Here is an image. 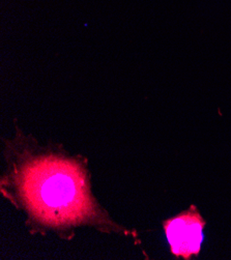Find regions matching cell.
Listing matches in <instances>:
<instances>
[{
	"label": "cell",
	"mask_w": 231,
	"mask_h": 260,
	"mask_svg": "<svg viewBox=\"0 0 231 260\" xmlns=\"http://www.w3.org/2000/svg\"><path fill=\"white\" fill-rule=\"evenodd\" d=\"M23 200L31 214L48 225L80 223L93 215V204L81 167L47 157L25 167L20 179Z\"/></svg>",
	"instance_id": "1"
},
{
	"label": "cell",
	"mask_w": 231,
	"mask_h": 260,
	"mask_svg": "<svg viewBox=\"0 0 231 260\" xmlns=\"http://www.w3.org/2000/svg\"><path fill=\"white\" fill-rule=\"evenodd\" d=\"M203 227L204 222L194 212H189L166 222L165 231L172 253L186 259L197 254L203 239Z\"/></svg>",
	"instance_id": "2"
}]
</instances>
